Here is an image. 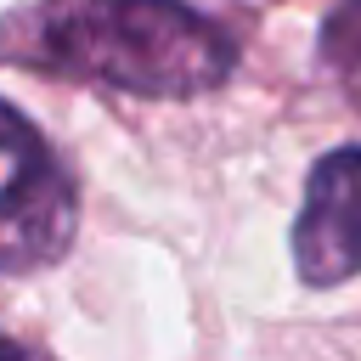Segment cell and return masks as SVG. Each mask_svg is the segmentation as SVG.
I'll return each mask as SVG.
<instances>
[{
	"label": "cell",
	"mask_w": 361,
	"mask_h": 361,
	"mask_svg": "<svg viewBox=\"0 0 361 361\" xmlns=\"http://www.w3.org/2000/svg\"><path fill=\"white\" fill-rule=\"evenodd\" d=\"M34 51L62 73L135 96H203L237 62L226 28L180 0H79L39 23Z\"/></svg>",
	"instance_id": "cell-1"
},
{
	"label": "cell",
	"mask_w": 361,
	"mask_h": 361,
	"mask_svg": "<svg viewBox=\"0 0 361 361\" xmlns=\"http://www.w3.org/2000/svg\"><path fill=\"white\" fill-rule=\"evenodd\" d=\"M0 152H11V180L0 186V271L51 265L79 220L73 175L56 164L45 135L0 102Z\"/></svg>",
	"instance_id": "cell-2"
},
{
	"label": "cell",
	"mask_w": 361,
	"mask_h": 361,
	"mask_svg": "<svg viewBox=\"0 0 361 361\" xmlns=\"http://www.w3.org/2000/svg\"><path fill=\"white\" fill-rule=\"evenodd\" d=\"M293 265L310 288H338L361 271V147L316 158L293 220Z\"/></svg>",
	"instance_id": "cell-3"
},
{
	"label": "cell",
	"mask_w": 361,
	"mask_h": 361,
	"mask_svg": "<svg viewBox=\"0 0 361 361\" xmlns=\"http://www.w3.org/2000/svg\"><path fill=\"white\" fill-rule=\"evenodd\" d=\"M322 62L361 79V0H338L322 23Z\"/></svg>",
	"instance_id": "cell-4"
},
{
	"label": "cell",
	"mask_w": 361,
	"mask_h": 361,
	"mask_svg": "<svg viewBox=\"0 0 361 361\" xmlns=\"http://www.w3.org/2000/svg\"><path fill=\"white\" fill-rule=\"evenodd\" d=\"M0 361H28V355H23V350H17V344H11L6 333H0Z\"/></svg>",
	"instance_id": "cell-5"
}]
</instances>
